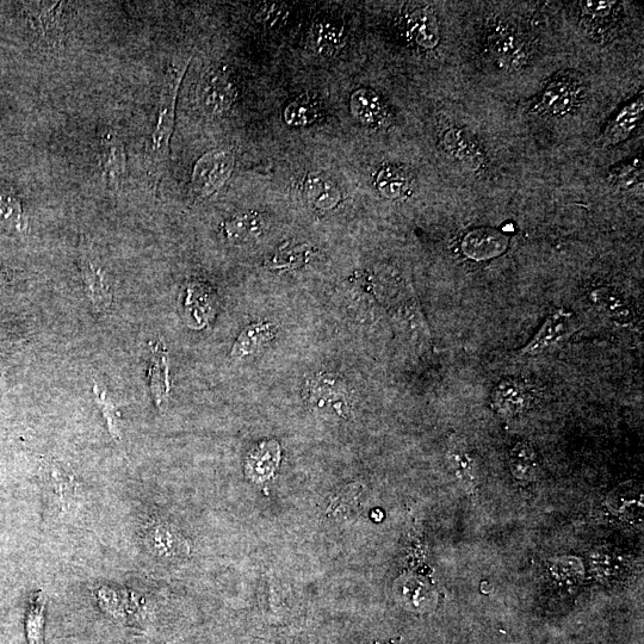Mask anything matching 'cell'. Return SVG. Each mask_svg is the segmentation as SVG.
Here are the masks:
<instances>
[{
	"mask_svg": "<svg viewBox=\"0 0 644 644\" xmlns=\"http://www.w3.org/2000/svg\"><path fill=\"white\" fill-rule=\"evenodd\" d=\"M23 210L20 198L9 191L0 190V224L22 231Z\"/></svg>",
	"mask_w": 644,
	"mask_h": 644,
	"instance_id": "29",
	"label": "cell"
},
{
	"mask_svg": "<svg viewBox=\"0 0 644 644\" xmlns=\"http://www.w3.org/2000/svg\"><path fill=\"white\" fill-rule=\"evenodd\" d=\"M101 164L108 187L119 193L127 178V152L125 142L113 130L102 135Z\"/></svg>",
	"mask_w": 644,
	"mask_h": 644,
	"instance_id": "8",
	"label": "cell"
},
{
	"mask_svg": "<svg viewBox=\"0 0 644 644\" xmlns=\"http://www.w3.org/2000/svg\"><path fill=\"white\" fill-rule=\"evenodd\" d=\"M574 330L573 314L566 309H557L551 313L540 331L531 339L522 351L526 356H537L543 354L555 346L565 342L571 337Z\"/></svg>",
	"mask_w": 644,
	"mask_h": 644,
	"instance_id": "6",
	"label": "cell"
},
{
	"mask_svg": "<svg viewBox=\"0 0 644 644\" xmlns=\"http://www.w3.org/2000/svg\"><path fill=\"white\" fill-rule=\"evenodd\" d=\"M46 624L45 594L37 592L30 600L26 615V635L28 644H43Z\"/></svg>",
	"mask_w": 644,
	"mask_h": 644,
	"instance_id": "21",
	"label": "cell"
},
{
	"mask_svg": "<svg viewBox=\"0 0 644 644\" xmlns=\"http://www.w3.org/2000/svg\"><path fill=\"white\" fill-rule=\"evenodd\" d=\"M491 48L495 59L512 68L523 66L528 58L524 40L513 30L506 29L504 32L495 33Z\"/></svg>",
	"mask_w": 644,
	"mask_h": 644,
	"instance_id": "14",
	"label": "cell"
},
{
	"mask_svg": "<svg viewBox=\"0 0 644 644\" xmlns=\"http://www.w3.org/2000/svg\"><path fill=\"white\" fill-rule=\"evenodd\" d=\"M408 33L420 47L432 49L441 40L438 18L431 9H419L408 18Z\"/></svg>",
	"mask_w": 644,
	"mask_h": 644,
	"instance_id": "16",
	"label": "cell"
},
{
	"mask_svg": "<svg viewBox=\"0 0 644 644\" xmlns=\"http://www.w3.org/2000/svg\"><path fill=\"white\" fill-rule=\"evenodd\" d=\"M29 15L34 18L47 39H61L65 32V5L61 2L29 3Z\"/></svg>",
	"mask_w": 644,
	"mask_h": 644,
	"instance_id": "12",
	"label": "cell"
},
{
	"mask_svg": "<svg viewBox=\"0 0 644 644\" xmlns=\"http://www.w3.org/2000/svg\"><path fill=\"white\" fill-rule=\"evenodd\" d=\"M592 299L600 311L609 315L610 318L624 321L630 319L631 308L627 301L615 291L606 289L594 291Z\"/></svg>",
	"mask_w": 644,
	"mask_h": 644,
	"instance_id": "25",
	"label": "cell"
},
{
	"mask_svg": "<svg viewBox=\"0 0 644 644\" xmlns=\"http://www.w3.org/2000/svg\"><path fill=\"white\" fill-rule=\"evenodd\" d=\"M511 469L518 479H532L536 475L538 464L534 450L528 444H518L511 454Z\"/></svg>",
	"mask_w": 644,
	"mask_h": 644,
	"instance_id": "27",
	"label": "cell"
},
{
	"mask_svg": "<svg viewBox=\"0 0 644 644\" xmlns=\"http://www.w3.org/2000/svg\"><path fill=\"white\" fill-rule=\"evenodd\" d=\"M146 543L148 549L160 557H175L188 551L182 536L169 524L161 522L153 524L147 530Z\"/></svg>",
	"mask_w": 644,
	"mask_h": 644,
	"instance_id": "13",
	"label": "cell"
},
{
	"mask_svg": "<svg viewBox=\"0 0 644 644\" xmlns=\"http://www.w3.org/2000/svg\"><path fill=\"white\" fill-rule=\"evenodd\" d=\"M442 147L445 153L467 170L478 172L485 166L486 157L479 141L462 128H452L444 134Z\"/></svg>",
	"mask_w": 644,
	"mask_h": 644,
	"instance_id": "7",
	"label": "cell"
},
{
	"mask_svg": "<svg viewBox=\"0 0 644 644\" xmlns=\"http://www.w3.org/2000/svg\"><path fill=\"white\" fill-rule=\"evenodd\" d=\"M350 108L352 114L369 127H381L387 119L385 105L373 90H357L351 96Z\"/></svg>",
	"mask_w": 644,
	"mask_h": 644,
	"instance_id": "15",
	"label": "cell"
},
{
	"mask_svg": "<svg viewBox=\"0 0 644 644\" xmlns=\"http://www.w3.org/2000/svg\"><path fill=\"white\" fill-rule=\"evenodd\" d=\"M191 59L193 58L173 60L167 67L163 85H161L157 123L146 153L147 175L154 189L159 188L166 167L169 166L171 138L176 123L177 98Z\"/></svg>",
	"mask_w": 644,
	"mask_h": 644,
	"instance_id": "1",
	"label": "cell"
},
{
	"mask_svg": "<svg viewBox=\"0 0 644 644\" xmlns=\"http://www.w3.org/2000/svg\"><path fill=\"white\" fill-rule=\"evenodd\" d=\"M94 393L99 410H101L105 423L108 425L110 435L113 436L115 441L120 442L122 437V419L120 411L117 410L116 405L113 400L109 398L105 390H102L95 385Z\"/></svg>",
	"mask_w": 644,
	"mask_h": 644,
	"instance_id": "28",
	"label": "cell"
},
{
	"mask_svg": "<svg viewBox=\"0 0 644 644\" xmlns=\"http://www.w3.org/2000/svg\"><path fill=\"white\" fill-rule=\"evenodd\" d=\"M505 235L493 229L480 228L470 232L462 241V250L466 256L475 260H486L501 255L506 250Z\"/></svg>",
	"mask_w": 644,
	"mask_h": 644,
	"instance_id": "10",
	"label": "cell"
},
{
	"mask_svg": "<svg viewBox=\"0 0 644 644\" xmlns=\"http://www.w3.org/2000/svg\"><path fill=\"white\" fill-rule=\"evenodd\" d=\"M150 377L153 399L160 407L166 400V395L169 394V365H167L165 351L160 350L159 346L153 349Z\"/></svg>",
	"mask_w": 644,
	"mask_h": 644,
	"instance_id": "23",
	"label": "cell"
},
{
	"mask_svg": "<svg viewBox=\"0 0 644 644\" xmlns=\"http://www.w3.org/2000/svg\"><path fill=\"white\" fill-rule=\"evenodd\" d=\"M237 95V85L225 66L210 67L203 73L197 88L200 107L204 113L212 116L226 113L232 107Z\"/></svg>",
	"mask_w": 644,
	"mask_h": 644,
	"instance_id": "2",
	"label": "cell"
},
{
	"mask_svg": "<svg viewBox=\"0 0 644 644\" xmlns=\"http://www.w3.org/2000/svg\"><path fill=\"white\" fill-rule=\"evenodd\" d=\"M320 115V103L314 96H301L291 102L284 111V120L291 127H305L317 121Z\"/></svg>",
	"mask_w": 644,
	"mask_h": 644,
	"instance_id": "22",
	"label": "cell"
},
{
	"mask_svg": "<svg viewBox=\"0 0 644 644\" xmlns=\"http://www.w3.org/2000/svg\"><path fill=\"white\" fill-rule=\"evenodd\" d=\"M275 336L276 326L270 322H259V324L246 327L235 342L231 356L240 359L255 354L265 348Z\"/></svg>",
	"mask_w": 644,
	"mask_h": 644,
	"instance_id": "18",
	"label": "cell"
},
{
	"mask_svg": "<svg viewBox=\"0 0 644 644\" xmlns=\"http://www.w3.org/2000/svg\"><path fill=\"white\" fill-rule=\"evenodd\" d=\"M308 400L315 410L346 417L350 411L349 392L343 380L333 374H319L307 383Z\"/></svg>",
	"mask_w": 644,
	"mask_h": 644,
	"instance_id": "4",
	"label": "cell"
},
{
	"mask_svg": "<svg viewBox=\"0 0 644 644\" xmlns=\"http://www.w3.org/2000/svg\"><path fill=\"white\" fill-rule=\"evenodd\" d=\"M612 185L617 188L629 189L634 185L642 183L643 165L641 159H635L628 164L616 167L609 176Z\"/></svg>",
	"mask_w": 644,
	"mask_h": 644,
	"instance_id": "30",
	"label": "cell"
},
{
	"mask_svg": "<svg viewBox=\"0 0 644 644\" xmlns=\"http://www.w3.org/2000/svg\"><path fill=\"white\" fill-rule=\"evenodd\" d=\"M343 35V27L338 23L327 20L315 23L313 34L315 47L324 54H332L342 47Z\"/></svg>",
	"mask_w": 644,
	"mask_h": 644,
	"instance_id": "24",
	"label": "cell"
},
{
	"mask_svg": "<svg viewBox=\"0 0 644 644\" xmlns=\"http://www.w3.org/2000/svg\"><path fill=\"white\" fill-rule=\"evenodd\" d=\"M79 268L82 271L86 296L98 312L108 309L113 302V284L101 259L90 247H83L79 255Z\"/></svg>",
	"mask_w": 644,
	"mask_h": 644,
	"instance_id": "5",
	"label": "cell"
},
{
	"mask_svg": "<svg viewBox=\"0 0 644 644\" xmlns=\"http://www.w3.org/2000/svg\"><path fill=\"white\" fill-rule=\"evenodd\" d=\"M235 159L229 150L210 151L195 164L191 187L198 198H207L220 190L234 169Z\"/></svg>",
	"mask_w": 644,
	"mask_h": 644,
	"instance_id": "3",
	"label": "cell"
},
{
	"mask_svg": "<svg viewBox=\"0 0 644 644\" xmlns=\"http://www.w3.org/2000/svg\"><path fill=\"white\" fill-rule=\"evenodd\" d=\"M303 194L319 209H331L342 200L336 183L321 173H311L303 183Z\"/></svg>",
	"mask_w": 644,
	"mask_h": 644,
	"instance_id": "17",
	"label": "cell"
},
{
	"mask_svg": "<svg viewBox=\"0 0 644 644\" xmlns=\"http://www.w3.org/2000/svg\"><path fill=\"white\" fill-rule=\"evenodd\" d=\"M224 231L229 241L235 244L257 240L263 233V221L257 213L239 215L226 222Z\"/></svg>",
	"mask_w": 644,
	"mask_h": 644,
	"instance_id": "19",
	"label": "cell"
},
{
	"mask_svg": "<svg viewBox=\"0 0 644 644\" xmlns=\"http://www.w3.org/2000/svg\"><path fill=\"white\" fill-rule=\"evenodd\" d=\"M644 110L643 96L637 97L635 101L625 105L613 120L606 127L604 140L608 145H617L627 140L637 126L640 125Z\"/></svg>",
	"mask_w": 644,
	"mask_h": 644,
	"instance_id": "11",
	"label": "cell"
},
{
	"mask_svg": "<svg viewBox=\"0 0 644 644\" xmlns=\"http://www.w3.org/2000/svg\"><path fill=\"white\" fill-rule=\"evenodd\" d=\"M376 183L383 196L390 198V200H396L408 193L411 187V178L400 167L387 166L377 175Z\"/></svg>",
	"mask_w": 644,
	"mask_h": 644,
	"instance_id": "20",
	"label": "cell"
},
{
	"mask_svg": "<svg viewBox=\"0 0 644 644\" xmlns=\"http://www.w3.org/2000/svg\"><path fill=\"white\" fill-rule=\"evenodd\" d=\"M616 2H584L581 3L586 15L593 18H605L612 14Z\"/></svg>",
	"mask_w": 644,
	"mask_h": 644,
	"instance_id": "32",
	"label": "cell"
},
{
	"mask_svg": "<svg viewBox=\"0 0 644 644\" xmlns=\"http://www.w3.org/2000/svg\"><path fill=\"white\" fill-rule=\"evenodd\" d=\"M495 404L505 412L517 413L528 404V393L518 383L505 382L498 387Z\"/></svg>",
	"mask_w": 644,
	"mask_h": 644,
	"instance_id": "26",
	"label": "cell"
},
{
	"mask_svg": "<svg viewBox=\"0 0 644 644\" xmlns=\"http://www.w3.org/2000/svg\"><path fill=\"white\" fill-rule=\"evenodd\" d=\"M579 94V85L573 78H556L543 91L538 109L546 115L565 116L571 113L577 104Z\"/></svg>",
	"mask_w": 644,
	"mask_h": 644,
	"instance_id": "9",
	"label": "cell"
},
{
	"mask_svg": "<svg viewBox=\"0 0 644 644\" xmlns=\"http://www.w3.org/2000/svg\"><path fill=\"white\" fill-rule=\"evenodd\" d=\"M287 17L286 6L271 4L265 5L258 12L257 21L264 23L266 27H276L278 23Z\"/></svg>",
	"mask_w": 644,
	"mask_h": 644,
	"instance_id": "31",
	"label": "cell"
}]
</instances>
